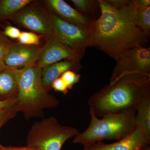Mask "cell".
Instances as JSON below:
<instances>
[{
	"mask_svg": "<svg viewBox=\"0 0 150 150\" xmlns=\"http://www.w3.org/2000/svg\"><path fill=\"white\" fill-rule=\"evenodd\" d=\"M150 144V137L138 128L126 138L112 144L103 142L83 145V150H141Z\"/></svg>",
	"mask_w": 150,
	"mask_h": 150,
	"instance_id": "11",
	"label": "cell"
},
{
	"mask_svg": "<svg viewBox=\"0 0 150 150\" xmlns=\"http://www.w3.org/2000/svg\"><path fill=\"white\" fill-rule=\"evenodd\" d=\"M5 109H4V110H0V113H1V112H3V111H4V110H5Z\"/></svg>",
	"mask_w": 150,
	"mask_h": 150,
	"instance_id": "32",
	"label": "cell"
},
{
	"mask_svg": "<svg viewBox=\"0 0 150 150\" xmlns=\"http://www.w3.org/2000/svg\"><path fill=\"white\" fill-rule=\"evenodd\" d=\"M69 89L72 88L74 85L79 81L81 75L74 71H67L61 76Z\"/></svg>",
	"mask_w": 150,
	"mask_h": 150,
	"instance_id": "21",
	"label": "cell"
},
{
	"mask_svg": "<svg viewBox=\"0 0 150 150\" xmlns=\"http://www.w3.org/2000/svg\"><path fill=\"white\" fill-rule=\"evenodd\" d=\"M59 101L43 88L42 69L35 66L18 69V88L16 102L17 112L25 118L43 117V110L57 107Z\"/></svg>",
	"mask_w": 150,
	"mask_h": 150,
	"instance_id": "3",
	"label": "cell"
},
{
	"mask_svg": "<svg viewBox=\"0 0 150 150\" xmlns=\"http://www.w3.org/2000/svg\"><path fill=\"white\" fill-rule=\"evenodd\" d=\"M109 84L120 80L140 83H150V48L139 46L119 54L115 60Z\"/></svg>",
	"mask_w": 150,
	"mask_h": 150,
	"instance_id": "5",
	"label": "cell"
},
{
	"mask_svg": "<svg viewBox=\"0 0 150 150\" xmlns=\"http://www.w3.org/2000/svg\"><path fill=\"white\" fill-rule=\"evenodd\" d=\"M100 16L89 28V47H96L116 60L122 52L137 46H144L147 37L137 26L136 0L117 9L105 0H98Z\"/></svg>",
	"mask_w": 150,
	"mask_h": 150,
	"instance_id": "1",
	"label": "cell"
},
{
	"mask_svg": "<svg viewBox=\"0 0 150 150\" xmlns=\"http://www.w3.org/2000/svg\"><path fill=\"white\" fill-rule=\"evenodd\" d=\"M38 60L35 66L42 69L44 67L61 62L62 60L80 62L81 58L74 51L64 45L53 35L45 37Z\"/></svg>",
	"mask_w": 150,
	"mask_h": 150,
	"instance_id": "9",
	"label": "cell"
},
{
	"mask_svg": "<svg viewBox=\"0 0 150 150\" xmlns=\"http://www.w3.org/2000/svg\"><path fill=\"white\" fill-rule=\"evenodd\" d=\"M33 0H0V23L11 20L14 16Z\"/></svg>",
	"mask_w": 150,
	"mask_h": 150,
	"instance_id": "16",
	"label": "cell"
},
{
	"mask_svg": "<svg viewBox=\"0 0 150 150\" xmlns=\"http://www.w3.org/2000/svg\"><path fill=\"white\" fill-rule=\"evenodd\" d=\"M52 88L56 91L60 92L65 94L68 93L69 90L67 86L61 77L56 79L52 83Z\"/></svg>",
	"mask_w": 150,
	"mask_h": 150,
	"instance_id": "23",
	"label": "cell"
},
{
	"mask_svg": "<svg viewBox=\"0 0 150 150\" xmlns=\"http://www.w3.org/2000/svg\"><path fill=\"white\" fill-rule=\"evenodd\" d=\"M46 9L51 22L52 35L82 59L86 49L89 47L88 29L67 22Z\"/></svg>",
	"mask_w": 150,
	"mask_h": 150,
	"instance_id": "7",
	"label": "cell"
},
{
	"mask_svg": "<svg viewBox=\"0 0 150 150\" xmlns=\"http://www.w3.org/2000/svg\"><path fill=\"white\" fill-rule=\"evenodd\" d=\"M18 80V69L8 68L0 72V95L16 97Z\"/></svg>",
	"mask_w": 150,
	"mask_h": 150,
	"instance_id": "14",
	"label": "cell"
},
{
	"mask_svg": "<svg viewBox=\"0 0 150 150\" xmlns=\"http://www.w3.org/2000/svg\"><path fill=\"white\" fill-rule=\"evenodd\" d=\"M42 45H27L15 43L4 59L8 68L21 69L35 66L42 50Z\"/></svg>",
	"mask_w": 150,
	"mask_h": 150,
	"instance_id": "10",
	"label": "cell"
},
{
	"mask_svg": "<svg viewBox=\"0 0 150 150\" xmlns=\"http://www.w3.org/2000/svg\"><path fill=\"white\" fill-rule=\"evenodd\" d=\"M17 112L15 102L14 104L6 108L3 112L0 113V126L5 119L14 117Z\"/></svg>",
	"mask_w": 150,
	"mask_h": 150,
	"instance_id": "22",
	"label": "cell"
},
{
	"mask_svg": "<svg viewBox=\"0 0 150 150\" xmlns=\"http://www.w3.org/2000/svg\"><path fill=\"white\" fill-rule=\"evenodd\" d=\"M8 68L6 65L5 64L4 60H0V72L4 71Z\"/></svg>",
	"mask_w": 150,
	"mask_h": 150,
	"instance_id": "29",
	"label": "cell"
},
{
	"mask_svg": "<svg viewBox=\"0 0 150 150\" xmlns=\"http://www.w3.org/2000/svg\"><path fill=\"white\" fill-rule=\"evenodd\" d=\"M137 27L147 37L150 35V7L138 8L136 16Z\"/></svg>",
	"mask_w": 150,
	"mask_h": 150,
	"instance_id": "18",
	"label": "cell"
},
{
	"mask_svg": "<svg viewBox=\"0 0 150 150\" xmlns=\"http://www.w3.org/2000/svg\"><path fill=\"white\" fill-rule=\"evenodd\" d=\"M141 150H150V146H147L144 149H142Z\"/></svg>",
	"mask_w": 150,
	"mask_h": 150,
	"instance_id": "30",
	"label": "cell"
},
{
	"mask_svg": "<svg viewBox=\"0 0 150 150\" xmlns=\"http://www.w3.org/2000/svg\"><path fill=\"white\" fill-rule=\"evenodd\" d=\"M105 1L117 9H121L129 5L131 1L129 0H105Z\"/></svg>",
	"mask_w": 150,
	"mask_h": 150,
	"instance_id": "25",
	"label": "cell"
},
{
	"mask_svg": "<svg viewBox=\"0 0 150 150\" xmlns=\"http://www.w3.org/2000/svg\"><path fill=\"white\" fill-rule=\"evenodd\" d=\"M15 43V42L8 39L4 32L0 30V60H4Z\"/></svg>",
	"mask_w": 150,
	"mask_h": 150,
	"instance_id": "20",
	"label": "cell"
},
{
	"mask_svg": "<svg viewBox=\"0 0 150 150\" xmlns=\"http://www.w3.org/2000/svg\"><path fill=\"white\" fill-rule=\"evenodd\" d=\"M82 68L80 62L64 61L57 62L44 67L42 69V82L43 88L47 92L52 89V85L56 79L61 77L67 71L78 73Z\"/></svg>",
	"mask_w": 150,
	"mask_h": 150,
	"instance_id": "13",
	"label": "cell"
},
{
	"mask_svg": "<svg viewBox=\"0 0 150 150\" xmlns=\"http://www.w3.org/2000/svg\"><path fill=\"white\" fill-rule=\"evenodd\" d=\"M5 150H40L38 148L32 146H27L24 147H4Z\"/></svg>",
	"mask_w": 150,
	"mask_h": 150,
	"instance_id": "27",
	"label": "cell"
},
{
	"mask_svg": "<svg viewBox=\"0 0 150 150\" xmlns=\"http://www.w3.org/2000/svg\"><path fill=\"white\" fill-rule=\"evenodd\" d=\"M76 9L83 16L91 21L100 16V7L98 1L95 0H71Z\"/></svg>",
	"mask_w": 150,
	"mask_h": 150,
	"instance_id": "17",
	"label": "cell"
},
{
	"mask_svg": "<svg viewBox=\"0 0 150 150\" xmlns=\"http://www.w3.org/2000/svg\"><path fill=\"white\" fill-rule=\"evenodd\" d=\"M46 8L54 13L59 18L72 24L89 29L91 21L83 16L75 8L63 0L42 1Z\"/></svg>",
	"mask_w": 150,
	"mask_h": 150,
	"instance_id": "12",
	"label": "cell"
},
{
	"mask_svg": "<svg viewBox=\"0 0 150 150\" xmlns=\"http://www.w3.org/2000/svg\"><path fill=\"white\" fill-rule=\"evenodd\" d=\"M16 97L11 98L4 100H0V110H4L13 105L16 102Z\"/></svg>",
	"mask_w": 150,
	"mask_h": 150,
	"instance_id": "26",
	"label": "cell"
},
{
	"mask_svg": "<svg viewBox=\"0 0 150 150\" xmlns=\"http://www.w3.org/2000/svg\"><path fill=\"white\" fill-rule=\"evenodd\" d=\"M15 24L43 37L52 34L47 9L42 1H34L20 10L11 19Z\"/></svg>",
	"mask_w": 150,
	"mask_h": 150,
	"instance_id": "8",
	"label": "cell"
},
{
	"mask_svg": "<svg viewBox=\"0 0 150 150\" xmlns=\"http://www.w3.org/2000/svg\"><path fill=\"white\" fill-rule=\"evenodd\" d=\"M4 34L7 37H9L13 39H18L21 32L20 30L17 28L14 27L11 25H7L6 26L4 30Z\"/></svg>",
	"mask_w": 150,
	"mask_h": 150,
	"instance_id": "24",
	"label": "cell"
},
{
	"mask_svg": "<svg viewBox=\"0 0 150 150\" xmlns=\"http://www.w3.org/2000/svg\"><path fill=\"white\" fill-rule=\"evenodd\" d=\"M135 110L137 127L150 137V93L140 99Z\"/></svg>",
	"mask_w": 150,
	"mask_h": 150,
	"instance_id": "15",
	"label": "cell"
},
{
	"mask_svg": "<svg viewBox=\"0 0 150 150\" xmlns=\"http://www.w3.org/2000/svg\"><path fill=\"white\" fill-rule=\"evenodd\" d=\"M138 8H144L150 7V0H136Z\"/></svg>",
	"mask_w": 150,
	"mask_h": 150,
	"instance_id": "28",
	"label": "cell"
},
{
	"mask_svg": "<svg viewBox=\"0 0 150 150\" xmlns=\"http://www.w3.org/2000/svg\"><path fill=\"white\" fill-rule=\"evenodd\" d=\"M150 93V83H140L120 80L105 86L89 98L90 110L98 117L135 110L143 96Z\"/></svg>",
	"mask_w": 150,
	"mask_h": 150,
	"instance_id": "2",
	"label": "cell"
},
{
	"mask_svg": "<svg viewBox=\"0 0 150 150\" xmlns=\"http://www.w3.org/2000/svg\"><path fill=\"white\" fill-rule=\"evenodd\" d=\"M43 36L32 32L22 31L18 40V43L27 45L39 46L41 44L40 38Z\"/></svg>",
	"mask_w": 150,
	"mask_h": 150,
	"instance_id": "19",
	"label": "cell"
},
{
	"mask_svg": "<svg viewBox=\"0 0 150 150\" xmlns=\"http://www.w3.org/2000/svg\"><path fill=\"white\" fill-rule=\"evenodd\" d=\"M136 110L108 114L99 118L90 110L91 121L87 129L74 137L73 142L83 145L104 140L123 139L138 128Z\"/></svg>",
	"mask_w": 150,
	"mask_h": 150,
	"instance_id": "4",
	"label": "cell"
},
{
	"mask_svg": "<svg viewBox=\"0 0 150 150\" xmlns=\"http://www.w3.org/2000/svg\"><path fill=\"white\" fill-rule=\"evenodd\" d=\"M79 133L76 128L63 126L55 117H49L33 124L28 134L27 145L40 150H61L66 141Z\"/></svg>",
	"mask_w": 150,
	"mask_h": 150,
	"instance_id": "6",
	"label": "cell"
},
{
	"mask_svg": "<svg viewBox=\"0 0 150 150\" xmlns=\"http://www.w3.org/2000/svg\"><path fill=\"white\" fill-rule=\"evenodd\" d=\"M0 150H5L4 149V147L1 146H0Z\"/></svg>",
	"mask_w": 150,
	"mask_h": 150,
	"instance_id": "31",
	"label": "cell"
}]
</instances>
